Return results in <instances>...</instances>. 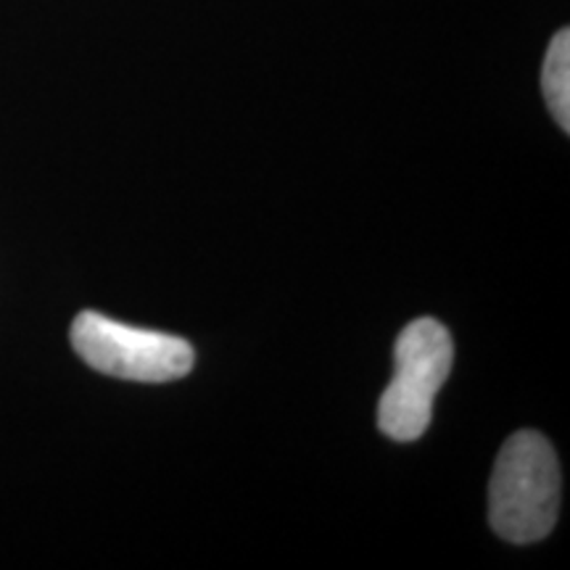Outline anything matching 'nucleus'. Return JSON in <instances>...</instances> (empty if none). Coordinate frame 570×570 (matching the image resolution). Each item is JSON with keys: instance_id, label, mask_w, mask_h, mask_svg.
Listing matches in <instances>:
<instances>
[{"instance_id": "obj_1", "label": "nucleus", "mask_w": 570, "mask_h": 570, "mask_svg": "<svg viewBox=\"0 0 570 570\" xmlns=\"http://www.w3.org/2000/svg\"><path fill=\"white\" fill-rule=\"evenodd\" d=\"M560 510V465L550 441L518 431L504 441L489 483V523L512 544L550 537Z\"/></svg>"}, {"instance_id": "obj_2", "label": "nucleus", "mask_w": 570, "mask_h": 570, "mask_svg": "<svg viewBox=\"0 0 570 570\" xmlns=\"http://www.w3.org/2000/svg\"><path fill=\"white\" fill-rule=\"evenodd\" d=\"M452 360V336L436 320L423 317L404 327L394 352V381L377 404V425L389 439L415 441L423 436Z\"/></svg>"}, {"instance_id": "obj_3", "label": "nucleus", "mask_w": 570, "mask_h": 570, "mask_svg": "<svg viewBox=\"0 0 570 570\" xmlns=\"http://www.w3.org/2000/svg\"><path fill=\"white\" fill-rule=\"evenodd\" d=\"M71 346L92 370L138 383H169L194 370V346L159 331H142L98 312L71 323Z\"/></svg>"}, {"instance_id": "obj_4", "label": "nucleus", "mask_w": 570, "mask_h": 570, "mask_svg": "<svg viewBox=\"0 0 570 570\" xmlns=\"http://www.w3.org/2000/svg\"><path fill=\"white\" fill-rule=\"evenodd\" d=\"M541 88H544L547 106H550L554 122L562 130H570V32L560 30L554 35L544 56L541 69Z\"/></svg>"}]
</instances>
